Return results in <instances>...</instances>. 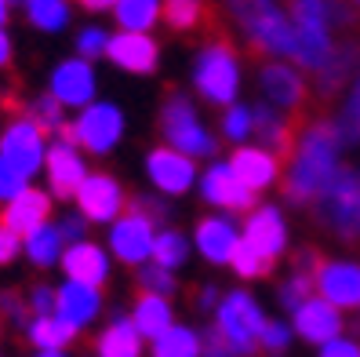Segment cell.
Here are the masks:
<instances>
[{
	"instance_id": "cell-1",
	"label": "cell",
	"mask_w": 360,
	"mask_h": 357,
	"mask_svg": "<svg viewBox=\"0 0 360 357\" xmlns=\"http://www.w3.org/2000/svg\"><path fill=\"white\" fill-rule=\"evenodd\" d=\"M338 150H342V142H338L331 120L302 124L291 168L284 175V197L291 204H309L321 197L328 190V182L338 175Z\"/></svg>"
},
{
	"instance_id": "cell-2",
	"label": "cell",
	"mask_w": 360,
	"mask_h": 357,
	"mask_svg": "<svg viewBox=\"0 0 360 357\" xmlns=\"http://www.w3.org/2000/svg\"><path fill=\"white\" fill-rule=\"evenodd\" d=\"M229 15L237 18L240 33L255 55L291 58L295 51V23L277 0H229Z\"/></svg>"
},
{
	"instance_id": "cell-3",
	"label": "cell",
	"mask_w": 360,
	"mask_h": 357,
	"mask_svg": "<svg viewBox=\"0 0 360 357\" xmlns=\"http://www.w3.org/2000/svg\"><path fill=\"white\" fill-rule=\"evenodd\" d=\"M193 84H197L200 99L215 102V106H229V102L237 99V92H240V62H237L233 44L222 37V30L197 55V62H193Z\"/></svg>"
},
{
	"instance_id": "cell-4",
	"label": "cell",
	"mask_w": 360,
	"mask_h": 357,
	"mask_svg": "<svg viewBox=\"0 0 360 357\" xmlns=\"http://www.w3.org/2000/svg\"><path fill=\"white\" fill-rule=\"evenodd\" d=\"M316 219L342 241H360V168H338L328 190L313 201Z\"/></svg>"
},
{
	"instance_id": "cell-5",
	"label": "cell",
	"mask_w": 360,
	"mask_h": 357,
	"mask_svg": "<svg viewBox=\"0 0 360 357\" xmlns=\"http://www.w3.org/2000/svg\"><path fill=\"white\" fill-rule=\"evenodd\" d=\"M160 132L167 139V146L186 157H211L215 154V139L207 135V128L200 124L193 102H189L186 95L172 92L160 110Z\"/></svg>"
},
{
	"instance_id": "cell-6",
	"label": "cell",
	"mask_w": 360,
	"mask_h": 357,
	"mask_svg": "<svg viewBox=\"0 0 360 357\" xmlns=\"http://www.w3.org/2000/svg\"><path fill=\"white\" fill-rule=\"evenodd\" d=\"M266 318H262V310L259 303L248 296V292H233V296H226L219 303V335L226 339L229 353H237V357H248V353H255L259 350V332H262Z\"/></svg>"
},
{
	"instance_id": "cell-7",
	"label": "cell",
	"mask_w": 360,
	"mask_h": 357,
	"mask_svg": "<svg viewBox=\"0 0 360 357\" xmlns=\"http://www.w3.org/2000/svg\"><path fill=\"white\" fill-rule=\"evenodd\" d=\"M259 88L266 95V102L273 110H281L295 120L306 124V102H309V88L302 73L288 66V62H266L262 73H259Z\"/></svg>"
},
{
	"instance_id": "cell-8",
	"label": "cell",
	"mask_w": 360,
	"mask_h": 357,
	"mask_svg": "<svg viewBox=\"0 0 360 357\" xmlns=\"http://www.w3.org/2000/svg\"><path fill=\"white\" fill-rule=\"evenodd\" d=\"M120 135H124V113L113 102H91V106H84L80 117L73 120V139H77L80 150L110 154L120 142Z\"/></svg>"
},
{
	"instance_id": "cell-9",
	"label": "cell",
	"mask_w": 360,
	"mask_h": 357,
	"mask_svg": "<svg viewBox=\"0 0 360 357\" xmlns=\"http://www.w3.org/2000/svg\"><path fill=\"white\" fill-rule=\"evenodd\" d=\"M44 128H40L37 120H15L11 128L0 135V161L11 164L15 172H22L26 179L37 172V168H44Z\"/></svg>"
},
{
	"instance_id": "cell-10",
	"label": "cell",
	"mask_w": 360,
	"mask_h": 357,
	"mask_svg": "<svg viewBox=\"0 0 360 357\" xmlns=\"http://www.w3.org/2000/svg\"><path fill=\"white\" fill-rule=\"evenodd\" d=\"M313 288L335 310H360V263L324 259L321 270L313 274Z\"/></svg>"
},
{
	"instance_id": "cell-11",
	"label": "cell",
	"mask_w": 360,
	"mask_h": 357,
	"mask_svg": "<svg viewBox=\"0 0 360 357\" xmlns=\"http://www.w3.org/2000/svg\"><path fill=\"white\" fill-rule=\"evenodd\" d=\"M146 175H150V182L160 194L182 197L193 186L197 168H193V157L172 150V146H160V150H150V157H146Z\"/></svg>"
},
{
	"instance_id": "cell-12",
	"label": "cell",
	"mask_w": 360,
	"mask_h": 357,
	"mask_svg": "<svg viewBox=\"0 0 360 357\" xmlns=\"http://www.w3.org/2000/svg\"><path fill=\"white\" fill-rule=\"evenodd\" d=\"M77 204H80V215L84 219H91V223H110L120 215V208H124V190H120V182L113 175H105V172H95L80 182V190H77Z\"/></svg>"
},
{
	"instance_id": "cell-13",
	"label": "cell",
	"mask_w": 360,
	"mask_h": 357,
	"mask_svg": "<svg viewBox=\"0 0 360 357\" xmlns=\"http://www.w3.org/2000/svg\"><path fill=\"white\" fill-rule=\"evenodd\" d=\"M55 102L62 106H91L95 99V70L88 58H66L62 66H55L51 73V92H48Z\"/></svg>"
},
{
	"instance_id": "cell-14",
	"label": "cell",
	"mask_w": 360,
	"mask_h": 357,
	"mask_svg": "<svg viewBox=\"0 0 360 357\" xmlns=\"http://www.w3.org/2000/svg\"><path fill=\"white\" fill-rule=\"evenodd\" d=\"M44 172H48V186L55 197H77L80 182L88 179V168L84 157L73 142H55L44 154Z\"/></svg>"
},
{
	"instance_id": "cell-15",
	"label": "cell",
	"mask_w": 360,
	"mask_h": 357,
	"mask_svg": "<svg viewBox=\"0 0 360 357\" xmlns=\"http://www.w3.org/2000/svg\"><path fill=\"white\" fill-rule=\"evenodd\" d=\"M153 241H157V234H153V223L150 219H142V215H124V219H117L113 223V230H110V244H113V256L120 259V263H146L153 256Z\"/></svg>"
},
{
	"instance_id": "cell-16",
	"label": "cell",
	"mask_w": 360,
	"mask_h": 357,
	"mask_svg": "<svg viewBox=\"0 0 360 357\" xmlns=\"http://www.w3.org/2000/svg\"><path fill=\"white\" fill-rule=\"evenodd\" d=\"M200 194H204V201H211L215 208H226V212H244V208L255 204V190H248L229 164H211L207 168V175L200 182Z\"/></svg>"
},
{
	"instance_id": "cell-17",
	"label": "cell",
	"mask_w": 360,
	"mask_h": 357,
	"mask_svg": "<svg viewBox=\"0 0 360 357\" xmlns=\"http://www.w3.org/2000/svg\"><path fill=\"white\" fill-rule=\"evenodd\" d=\"M295 128H302V120H295L281 110H273L269 102L251 110V132L259 135L262 150H269L273 157H284L295 150Z\"/></svg>"
},
{
	"instance_id": "cell-18",
	"label": "cell",
	"mask_w": 360,
	"mask_h": 357,
	"mask_svg": "<svg viewBox=\"0 0 360 357\" xmlns=\"http://www.w3.org/2000/svg\"><path fill=\"white\" fill-rule=\"evenodd\" d=\"M288 18L295 26H321L331 33L356 23L349 0H288Z\"/></svg>"
},
{
	"instance_id": "cell-19",
	"label": "cell",
	"mask_w": 360,
	"mask_h": 357,
	"mask_svg": "<svg viewBox=\"0 0 360 357\" xmlns=\"http://www.w3.org/2000/svg\"><path fill=\"white\" fill-rule=\"evenodd\" d=\"M244 241L259 251V256L273 266V259L281 256V251L288 248V226H284V215L277 212L273 204L266 208H255V215L248 219L244 226Z\"/></svg>"
},
{
	"instance_id": "cell-20",
	"label": "cell",
	"mask_w": 360,
	"mask_h": 357,
	"mask_svg": "<svg viewBox=\"0 0 360 357\" xmlns=\"http://www.w3.org/2000/svg\"><path fill=\"white\" fill-rule=\"evenodd\" d=\"M102 310V292L95 284H80V281H66L55 292V318H62L70 328H84L98 318Z\"/></svg>"
},
{
	"instance_id": "cell-21",
	"label": "cell",
	"mask_w": 360,
	"mask_h": 357,
	"mask_svg": "<svg viewBox=\"0 0 360 357\" xmlns=\"http://www.w3.org/2000/svg\"><path fill=\"white\" fill-rule=\"evenodd\" d=\"M295 332H299L306 343L324 346V343L338 339V332H342V318H338V310L328 299L309 296L299 310H295Z\"/></svg>"
},
{
	"instance_id": "cell-22",
	"label": "cell",
	"mask_w": 360,
	"mask_h": 357,
	"mask_svg": "<svg viewBox=\"0 0 360 357\" xmlns=\"http://www.w3.org/2000/svg\"><path fill=\"white\" fill-rule=\"evenodd\" d=\"M105 55H110L120 70L128 73H153L157 70V40L150 33H117L110 37V44H105Z\"/></svg>"
},
{
	"instance_id": "cell-23",
	"label": "cell",
	"mask_w": 360,
	"mask_h": 357,
	"mask_svg": "<svg viewBox=\"0 0 360 357\" xmlns=\"http://www.w3.org/2000/svg\"><path fill=\"white\" fill-rule=\"evenodd\" d=\"M229 168L237 172V179L248 186V190H266L273 186V179L281 175V157H273L262 146H237L229 157Z\"/></svg>"
},
{
	"instance_id": "cell-24",
	"label": "cell",
	"mask_w": 360,
	"mask_h": 357,
	"mask_svg": "<svg viewBox=\"0 0 360 357\" xmlns=\"http://www.w3.org/2000/svg\"><path fill=\"white\" fill-rule=\"evenodd\" d=\"M335 48H338V40H335L331 30H321V26H295V51H291V58H295V66H299V70L321 73L328 62H331Z\"/></svg>"
},
{
	"instance_id": "cell-25",
	"label": "cell",
	"mask_w": 360,
	"mask_h": 357,
	"mask_svg": "<svg viewBox=\"0 0 360 357\" xmlns=\"http://www.w3.org/2000/svg\"><path fill=\"white\" fill-rule=\"evenodd\" d=\"M62 266H66L70 281H80V284H102L110 277V259H105V251L91 241H77L62 251Z\"/></svg>"
},
{
	"instance_id": "cell-26",
	"label": "cell",
	"mask_w": 360,
	"mask_h": 357,
	"mask_svg": "<svg viewBox=\"0 0 360 357\" xmlns=\"http://www.w3.org/2000/svg\"><path fill=\"white\" fill-rule=\"evenodd\" d=\"M48 215H51V201H48V194L30 190V186H26V190L18 194L15 201H8V208H4V226L15 230V234L22 237V234H33L37 226H44Z\"/></svg>"
},
{
	"instance_id": "cell-27",
	"label": "cell",
	"mask_w": 360,
	"mask_h": 357,
	"mask_svg": "<svg viewBox=\"0 0 360 357\" xmlns=\"http://www.w3.org/2000/svg\"><path fill=\"white\" fill-rule=\"evenodd\" d=\"M237 226H233L229 219L215 215V219H204L197 226V248H200V256L207 263H229L233 259V251H237Z\"/></svg>"
},
{
	"instance_id": "cell-28",
	"label": "cell",
	"mask_w": 360,
	"mask_h": 357,
	"mask_svg": "<svg viewBox=\"0 0 360 357\" xmlns=\"http://www.w3.org/2000/svg\"><path fill=\"white\" fill-rule=\"evenodd\" d=\"M360 70V44L356 40H342V44L335 48L331 62L316 73V95L321 99H331L342 84H349V77Z\"/></svg>"
},
{
	"instance_id": "cell-29",
	"label": "cell",
	"mask_w": 360,
	"mask_h": 357,
	"mask_svg": "<svg viewBox=\"0 0 360 357\" xmlns=\"http://www.w3.org/2000/svg\"><path fill=\"white\" fill-rule=\"evenodd\" d=\"M131 325L139 328L142 339H157L172 328V303L164 296H150V292H142L139 303H135V313H131Z\"/></svg>"
},
{
	"instance_id": "cell-30",
	"label": "cell",
	"mask_w": 360,
	"mask_h": 357,
	"mask_svg": "<svg viewBox=\"0 0 360 357\" xmlns=\"http://www.w3.org/2000/svg\"><path fill=\"white\" fill-rule=\"evenodd\" d=\"M95 350H98V357H139L142 353V335L128 318H117L98 335Z\"/></svg>"
},
{
	"instance_id": "cell-31",
	"label": "cell",
	"mask_w": 360,
	"mask_h": 357,
	"mask_svg": "<svg viewBox=\"0 0 360 357\" xmlns=\"http://www.w3.org/2000/svg\"><path fill=\"white\" fill-rule=\"evenodd\" d=\"M26 335L37 350H66L77 339V328H70L62 318H55V313H44V318H33L26 325Z\"/></svg>"
},
{
	"instance_id": "cell-32",
	"label": "cell",
	"mask_w": 360,
	"mask_h": 357,
	"mask_svg": "<svg viewBox=\"0 0 360 357\" xmlns=\"http://www.w3.org/2000/svg\"><path fill=\"white\" fill-rule=\"evenodd\" d=\"M113 15L128 33H150L157 26V18L164 15V8L160 0H117Z\"/></svg>"
},
{
	"instance_id": "cell-33",
	"label": "cell",
	"mask_w": 360,
	"mask_h": 357,
	"mask_svg": "<svg viewBox=\"0 0 360 357\" xmlns=\"http://www.w3.org/2000/svg\"><path fill=\"white\" fill-rule=\"evenodd\" d=\"M204 343L193 328H182V325H172L164 335L153 339V357H200Z\"/></svg>"
},
{
	"instance_id": "cell-34",
	"label": "cell",
	"mask_w": 360,
	"mask_h": 357,
	"mask_svg": "<svg viewBox=\"0 0 360 357\" xmlns=\"http://www.w3.org/2000/svg\"><path fill=\"white\" fill-rule=\"evenodd\" d=\"M26 256L37 266L58 263V256H62V234H58V226L44 223V226H37L33 234H26Z\"/></svg>"
},
{
	"instance_id": "cell-35",
	"label": "cell",
	"mask_w": 360,
	"mask_h": 357,
	"mask_svg": "<svg viewBox=\"0 0 360 357\" xmlns=\"http://www.w3.org/2000/svg\"><path fill=\"white\" fill-rule=\"evenodd\" d=\"M26 15L37 30L55 33L70 23V4L66 0H26Z\"/></svg>"
},
{
	"instance_id": "cell-36",
	"label": "cell",
	"mask_w": 360,
	"mask_h": 357,
	"mask_svg": "<svg viewBox=\"0 0 360 357\" xmlns=\"http://www.w3.org/2000/svg\"><path fill=\"white\" fill-rule=\"evenodd\" d=\"M189 259V241L179 234V230H164V234H157L153 241V263L164 266V270H175Z\"/></svg>"
},
{
	"instance_id": "cell-37",
	"label": "cell",
	"mask_w": 360,
	"mask_h": 357,
	"mask_svg": "<svg viewBox=\"0 0 360 357\" xmlns=\"http://www.w3.org/2000/svg\"><path fill=\"white\" fill-rule=\"evenodd\" d=\"M335 132H338V142L342 146L360 142V73H356L353 88H349V99H346L342 113H338V120H335Z\"/></svg>"
},
{
	"instance_id": "cell-38",
	"label": "cell",
	"mask_w": 360,
	"mask_h": 357,
	"mask_svg": "<svg viewBox=\"0 0 360 357\" xmlns=\"http://www.w3.org/2000/svg\"><path fill=\"white\" fill-rule=\"evenodd\" d=\"M211 15V8H204V0H167L164 4V18L172 30H193Z\"/></svg>"
},
{
	"instance_id": "cell-39",
	"label": "cell",
	"mask_w": 360,
	"mask_h": 357,
	"mask_svg": "<svg viewBox=\"0 0 360 357\" xmlns=\"http://www.w3.org/2000/svg\"><path fill=\"white\" fill-rule=\"evenodd\" d=\"M229 263H233V270H237L240 277H259V274H266V270H269V263H266V259H262L244 237L237 241V251H233V259H229Z\"/></svg>"
},
{
	"instance_id": "cell-40",
	"label": "cell",
	"mask_w": 360,
	"mask_h": 357,
	"mask_svg": "<svg viewBox=\"0 0 360 357\" xmlns=\"http://www.w3.org/2000/svg\"><path fill=\"white\" fill-rule=\"evenodd\" d=\"M309 296H313V277L309 274H291V281L281 284V306L291 310V313L299 310Z\"/></svg>"
},
{
	"instance_id": "cell-41",
	"label": "cell",
	"mask_w": 360,
	"mask_h": 357,
	"mask_svg": "<svg viewBox=\"0 0 360 357\" xmlns=\"http://www.w3.org/2000/svg\"><path fill=\"white\" fill-rule=\"evenodd\" d=\"M139 288L142 292H150V296H172L175 292V277L167 274L164 266H157V263H150V266H142V274H139Z\"/></svg>"
},
{
	"instance_id": "cell-42",
	"label": "cell",
	"mask_w": 360,
	"mask_h": 357,
	"mask_svg": "<svg viewBox=\"0 0 360 357\" xmlns=\"http://www.w3.org/2000/svg\"><path fill=\"white\" fill-rule=\"evenodd\" d=\"M30 113H33L30 120H37L44 132H58L62 124H66V120H62V102H55L51 95H44V99H33Z\"/></svg>"
},
{
	"instance_id": "cell-43",
	"label": "cell",
	"mask_w": 360,
	"mask_h": 357,
	"mask_svg": "<svg viewBox=\"0 0 360 357\" xmlns=\"http://www.w3.org/2000/svg\"><path fill=\"white\" fill-rule=\"evenodd\" d=\"M222 135L229 142H244L251 135V110L248 106H229L222 113Z\"/></svg>"
},
{
	"instance_id": "cell-44",
	"label": "cell",
	"mask_w": 360,
	"mask_h": 357,
	"mask_svg": "<svg viewBox=\"0 0 360 357\" xmlns=\"http://www.w3.org/2000/svg\"><path fill=\"white\" fill-rule=\"evenodd\" d=\"M288 343H291V328H288L284 321H266V325H262L259 346H266V350H273V353H281V350H288Z\"/></svg>"
},
{
	"instance_id": "cell-45",
	"label": "cell",
	"mask_w": 360,
	"mask_h": 357,
	"mask_svg": "<svg viewBox=\"0 0 360 357\" xmlns=\"http://www.w3.org/2000/svg\"><path fill=\"white\" fill-rule=\"evenodd\" d=\"M105 44H110V33H102L98 26L84 30V33L77 37V51H80V58H95V55H105Z\"/></svg>"
},
{
	"instance_id": "cell-46",
	"label": "cell",
	"mask_w": 360,
	"mask_h": 357,
	"mask_svg": "<svg viewBox=\"0 0 360 357\" xmlns=\"http://www.w3.org/2000/svg\"><path fill=\"white\" fill-rule=\"evenodd\" d=\"M22 190H26V175H22V172H15L11 164L0 161V201L8 204V201H15Z\"/></svg>"
},
{
	"instance_id": "cell-47",
	"label": "cell",
	"mask_w": 360,
	"mask_h": 357,
	"mask_svg": "<svg viewBox=\"0 0 360 357\" xmlns=\"http://www.w3.org/2000/svg\"><path fill=\"white\" fill-rule=\"evenodd\" d=\"M131 208H135V215L150 219V223H164V219H167V208H164L157 197H135Z\"/></svg>"
},
{
	"instance_id": "cell-48",
	"label": "cell",
	"mask_w": 360,
	"mask_h": 357,
	"mask_svg": "<svg viewBox=\"0 0 360 357\" xmlns=\"http://www.w3.org/2000/svg\"><path fill=\"white\" fill-rule=\"evenodd\" d=\"M30 310L37 313V318H44V313H55V292L44 288V284H37L30 292Z\"/></svg>"
},
{
	"instance_id": "cell-49",
	"label": "cell",
	"mask_w": 360,
	"mask_h": 357,
	"mask_svg": "<svg viewBox=\"0 0 360 357\" xmlns=\"http://www.w3.org/2000/svg\"><path fill=\"white\" fill-rule=\"evenodd\" d=\"M18 248H22L18 234H15V230H8L4 223H0V266H4V263H11V259L18 256Z\"/></svg>"
},
{
	"instance_id": "cell-50",
	"label": "cell",
	"mask_w": 360,
	"mask_h": 357,
	"mask_svg": "<svg viewBox=\"0 0 360 357\" xmlns=\"http://www.w3.org/2000/svg\"><path fill=\"white\" fill-rule=\"evenodd\" d=\"M321 357H360V346L353 339H342V335H338V339L321 346Z\"/></svg>"
},
{
	"instance_id": "cell-51",
	"label": "cell",
	"mask_w": 360,
	"mask_h": 357,
	"mask_svg": "<svg viewBox=\"0 0 360 357\" xmlns=\"http://www.w3.org/2000/svg\"><path fill=\"white\" fill-rule=\"evenodd\" d=\"M0 310H8V318L11 321H18V325H30L26 321V310H30V303H22L15 296V292H8V296H0Z\"/></svg>"
},
{
	"instance_id": "cell-52",
	"label": "cell",
	"mask_w": 360,
	"mask_h": 357,
	"mask_svg": "<svg viewBox=\"0 0 360 357\" xmlns=\"http://www.w3.org/2000/svg\"><path fill=\"white\" fill-rule=\"evenodd\" d=\"M84 223H88V219H84V215H70V219H62V226H58V234H62V241H84Z\"/></svg>"
},
{
	"instance_id": "cell-53",
	"label": "cell",
	"mask_w": 360,
	"mask_h": 357,
	"mask_svg": "<svg viewBox=\"0 0 360 357\" xmlns=\"http://www.w3.org/2000/svg\"><path fill=\"white\" fill-rule=\"evenodd\" d=\"M215 303H219V288H211V284H207V288L197 292V306H200V310H211Z\"/></svg>"
},
{
	"instance_id": "cell-54",
	"label": "cell",
	"mask_w": 360,
	"mask_h": 357,
	"mask_svg": "<svg viewBox=\"0 0 360 357\" xmlns=\"http://www.w3.org/2000/svg\"><path fill=\"white\" fill-rule=\"evenodd\" d=\"M11 66V40H8V33L0 30V70H8Z\"/></svg>"
},
{
	"instance_id": "cell-55",
	"label": "cell",
	"mask_w": 360,
	"mask_h": 357,
	"mask_svg": "<svg viewBox=\"0 0 360 357\" xmlns=\"http://www.w3.org/2000/svg\"><path fill=\"white\" fill-rule=\"evenodd\" d=\"M80 4L88 8V11H105V8H113L117 0H80Z\"/></svg>"
},
{
	"instance_id": "cell-56",
	"label": "cell",
	"mask_w": 360,
	"mask_h": 357,
	"mask_svg": "<svg viewBox=\"0 0 360 357\" xmlns=\"http://www.w3.org/2000/svg\"><path fill=\"white\" fill-rule=\"evenodd\" d=\"M8 8H11V0H0V26L8 23Z\"/></svg>"
},
{
	"instance_id": "cell-57",
	"label": "cell",
	"mask_w": 360,
	"mask_h": 357,
	"mask_svg": "<svg viewBox=\"0 0 360 357\" xmlns=\"http://www.w3.org/2000/svg\"><path fill=\"white\" fill-rule=\"evenodd\" d=\"M37 357H62V350H37Z\"/></svg>"
},
{
	"instance_id": "cell-58",
	"label": "cell",
	"mask_w": 360,
	"mask_h": 357,
	"mask_svg": "<svg viewBox=\"0 0 360 357\" xmlns=\"http://www.w3.org/2000/svg\"><path fill=\"white\" fill-rule=\"evenodd\" d=\"M349 4H353V8H360V0H349Z\"/></svg>"
}]
</instances>
